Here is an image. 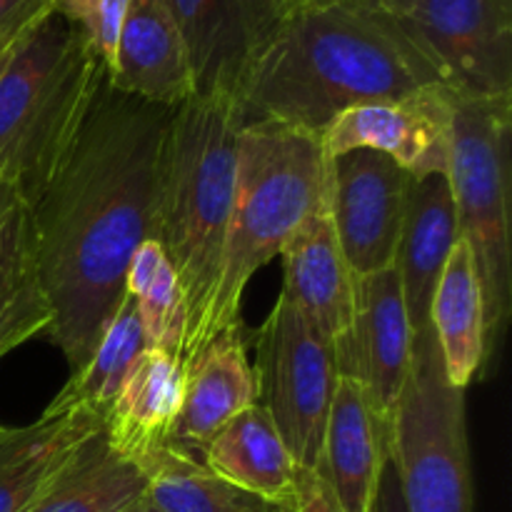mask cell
Returning <instances> with one entry per match:
<instances>
[{
  "label": "cell",
  "instance_id": "obj_1",
  "mask_svg": "<svg viewBox=\"0 0 512 512\" xmlns=\"http://www.w3.org/2000/svg\"><path fill=\"white\" fill-rule=\"evenodd\" d=\"M175 108L100 80L88 113L28 210L48 335L70 375L93 355L125 298L135 250L158 240Z\"/></svg>",
  "mask_w": 512,
  "mask_h": 512
},
{
  "label": "cell",
  "instance_id": "obj_2",
  "mask_svg": "<svg viewBox=\"0 0 512 512\" xmlns=\"http://www.w3.org/2000/svg\"><path fill=\"white\" fill-rule=\"evenodd\" d=\"M448 88L380 3L308 5L288 15L240 90L245 120L323 133L358 105Z\"/></svg>",
  "mask_w": 512,
  "mask_h": 512
},
{
  "label": "cell",
  "instance_id": "obj_3",
  "mask_svg": "<svg viewBox=\"0 0 512 512\" xmlns=\"http://www.w3.org/2000/svg\"><path fill=\"white\" fill-rule=\"evenodd\" d=\"M245 118L238 98L193 95L175 108L165 163L158 243L188 303L183 365L205 345L233 208L238 135Z\"/></svg>",
  "mask_w": 512,
  "mask_h": 512
},
{
  "label": "cell",
  "instance_id": "obj_4",
  "mask_svg": "<svg viewBox=\"0 0 512 512\" xmlns=\"http://www.w3.org/2000/svg\"><path fill=\"white\" fill-rule=\"evenodd\" d=\"M325 203L328 155L320 135L278 120H245L205 345L225 330L240 328V305L253 275L278 258L295 230Z\"/></svg>",
  "mask_w": 512,
  "mask_h": 512
},
{
  "label": "cell",
  "instance_id": "obj_5",
  "mask_svg": "<svg viewBox=\"0 0 512 512\" xmlns=\"http://www.w3.org/2000/svg\"><path fill=\"white\" fill-rule=\"evenodd\" d=\"M105 75L53 3L15 40L0 65V180L23 205L48 183Z\"/></svg>",
  "mask_w": 512,
  "mask_h": 512
},
{
  "label": "cell",
  "instance_id": "obj_6",
  "mask_svg": "<svg viewBox=\"0 0 512 512\" xmlns=\"http://www.w3.org/2000/svg\"><path fill=\"white\" fill-rule=\"evenodd\" d=\"M510 143L512 98L455 95L448 180L483 293V378L495 373L512 313Z\"/></svg>",
  "mask_w": 512,
  "mask_h": 512
},
{
  "label": "cell",
  "instance_id": "obj_7",
  "mask_svg": "<svg viewBox=\"0 0 512 512\" xmlns=\"http://www.w3.org/2000/svg\"><path fill=\"white\" fill-rule=\"evenodd\" d=\"M390 463L408 512H473L465 390L445 378L433 325L413 335V363L393 410Z\"/></svg>",
  "mask_w": 512,
  "mask_h": 512
},
{
  "label": "cell",
  "instance_id": "obj_8",
  "mask_svg": "<svg viewBox=\"0 0 512 512\" xmlns=\"http://www.w3.org/2000/svg\"><path fill=\"white\" fill-rule=\"evenodd\" d=\"M258 405L270 415L300 468H318L330 403L338 388L333 345L280 293L255 330Z\"/></svg>",
  "mask_w": 512,
  "mask_h": 512
},
{
  "label": "cell",
  "instance_id": "obj_9",
  "mask_svg": "<svg viewBox=\"0 0 512 512\" xmlns=\"http://www.w3.org/2000/svg\"><path fill=\"white\" fill-rule=\"evenodd\" d=\"M455 95L512 98V0H378Z\"/></svg>",
  "mask_w": 512,
  "mask_h": 512
},
{
  "label": "cell",
  "instance_id": "obj_10",
  "mask_svg": "<svg viewBox=\"0 0 512 512\" xmlns=\"http://www.w3.org/2000/svg\"><path fill=\"white\" fill-rule=\"evenodd\" d=\"M410 180L393 158L368 148L328 158L330 218L355 278L395 263Z\"/></svg>",
  "mask_w": 512,
  "mask_h": 512
},
{
  "label": "cell",
  "instance_id": "obj_11",
  "mask_svg": "<svg viewBox=\"0 0 512 512\" xmlns=\"http://www.w3.org/2000/svg\"><path fill=\"white\" fill-rule=\"evenodd\" d=\"M183 33L195 95L240 98L250 68L273 40L295 0H168Z\"/></svg>",
  "mask_w": 512,
  "mask_h": 512
},
{
  "label": "cell",
  "instance_id": "obj_12",
  "mask_svg": "<svg viewBox=\"0 0 512 512\" xmlns=\"http://www.w3.org/2000/svg\"><path fill=\"white\" fill-rule=\"evenodd\" d=\"M450 88H433L395 103H370L340 113L320 133L328 158L368 148L393 158L413 178L450 170L453 140Z\"/></svg>",
  "mask_w": 512,
  "mask_h": 512
},
{
  "label": "cell",
  "instance_id": "obj_13",
  "mask_svg": "<svg viewBox=\"0 0 512 512\" xmlns=\"http://www.w3.org/2000/svg\"><path fill=\"white\" fill-rule=\"evenodd\" d=\"M413 325L405 310L398 270L390 268L355 278L350 328L333 345L340 378L358 380L383 415L393 418L410 363Z\"/></svg>",
  "mask_w": 512,
  "mask_h": 512
},
{
  "label": "cell",
  "instance_id": "obj_14",
  "mask_svg": "<svg viewBox=\"0 0 512 512\" xmlns=\"http://www.w3.org/2000/svg\"><path fill=\"white\" fill-rule=\"evenodd\" d=\"M393 450V418L380 413L363 385L338 378L318 470L345 512H373Z\"/></svg>",
  "mask_w": 512,
  "mask_h": 512
},
{
  "label": "cell",
  "instance_id": "obj_15",
  "mask_svg": "<svg viewBox=\"0 0 512 512\" xmlns=\"http://www.w3.org/2000/svg\"><path fill=\"white\" fill-rule=\"evenodd\" d=\"M108 83L148 103L178 108L195 95L183 33L168 0H130Z\"/></svg>",
  "mask_w": 512,
  "mask_h": 512
},
{
  "label": "cell",
  "instance_id": "obj_16",
  "mask_svg": "<svg viewBox=\"0 0 512 512\" xmlns=\"http://www.w3.org/2000/svg\"><path fill=\"white\" fill-rule=\"evenodd\" d=\"M278 258H283V295L320 338L338 343L353 320L355 275L340 250L328 203L295 230Z\"/></svg>",
  "mask_w": 512,
  "mask_h": 512
},
{
  "label": "cell",
  "instance_id": "obj_17",
  "mask_svg": "<svg viewBox=\"0 0 512 512\" xmlns=\"http://www.w3.org/2000/svg\"><path fill=\"white\" fill-rule=\"evenodd\" d=\"M183 398V360L145 348L103 415L105 440L115 453L143 470L155 455L173 448Z\"/></svg>",
  "mask_w": 512,
  "mask_h": 512
},
{
  "label": "cell",
  "instance_id": "obj_18",
  "mask_svg": "<svg viewBox=\"0 0 512 512\" xmlns=\"http://www.w3.org/2000/svg\"><path fill=\"white\" fill-rule=\"evenodd\" d=\"M460 240L448 175L410 180L393 268L398 270L413 333L430 328V305L445 263Z\"/></svg>",
  "mask_w": 512,
  "mask_h": 512
},
{
  "label": "cell",
  "instance_id": "obj_19",
  "mask_svg": "<svg viewBox=\"0 0 512 512\" xmlns=\"http://www.w3.org/2000/svg\"><path fill=\"white\" fill-rule=\"evenodd\" d=\"M258 403V378L243 330L230 328L185 365V398L173 448L200 460V450L235 415Z\"/></svg>",
  "mask_w": 512,
  "mask_h": 512
},
{
  "label": "cell",
  "instance_id": "obj_20",
  "mask_svg": "<svg viewBox=\"0 0 512 512\" xmlns=\"http://www.w3.org/2000/svg\"><path fill=\"white\" fill-rule=\"evenodd\" d=\"M103 430L85 408L43 413L33 425L10 428L0 438V512H28L75 450Z\"/></svg>",
  "mask_w": 512,
  "mask_h": 512
},
{
  "label": "cell",
  "instance_id": "obj_21",
  "mask_svg": "<svg viewBox=\"0 0 512 512\" xmlns=\"http://www.w3.org/2000/svg\"><path fill=\"white\" fill-rule=\"evenodd\" d=\"M200 465L243 493L270 503H293L298 465L270 415L258 403L235 415L205 443Z\"/></svg>",
  "mask_w": 512,
  "mask_h": 512
},
{
  "label": "cell",
  "instance_id": "obj_22",
  "mask_svg": "<svg viewBox=\"0 0 512 512\" xmlns=\"http://www.w3.org/2000/svg\"><path fill=\"white\" fill-rule=\"evenodd\" d=\"M430 325L438 340L445 378L455 388L468 390L483 370L485 315L478 270L465 240L455 243L440 275L430 305Z\"/></svg>",
  "mask_w": 512,
  "mask_h": 512
},
{
  "label": "cell",
  "instance_id": "obj_23",
  "mask_svg": "<svg viewBox=\"0 0 512 512\" xmlns=\"http://www.w3.org/2000/svg\"><path fill=\"white\" fill-rule=\"evenodd\" d=\"M148 495V475L115 453L103 430L85 440L28 512H123Z\"/></svg>",
  "mask_w": 512,
  "mask_h": 512
},
{
  "label": "cell",
  "instance_id": "obj_24",
  "mask_svg": "<svg viewBox=\"0 0 512 512\" xmlns=\"http://www.w3.org/2000/svg\"><path fill=\"white\" fill-rule=\"evenodd\" d=\"M143 350L145 338L143 328H140L138 310H135L133 298L125 293L123 303L118 305L110 323L105 325L88 363L78 373L70 375L68 383L53 398V403L45 408V413L58 415L65 413V410L85 408L103 420L110 403L118 395L120 385H123L125 375L130 373V368H133V363Z\"/></svg>",
  "mask_w": 512,
  "mask_h": 512
},
{
  "label": "cell",
  "instance_id": "obj_25",
  "mask_svg": "<svg viewBox=\"0 0 512 512\" xmlns=\"http://www.w3.org/2000/svg\"><path fill=\"white\" fill-rule=\"evenodd\" d=\"M143 473L148 475L150 503L160 512H295L293 503H270L223 483L198 458L175 448L155 455Z\"/></svg>",
  "mask_w": 512,
  "mask_h": 512
},
{
  "label": "cell",
  "instance_id": "obj_26",
  "mask_svg": "<svg viewBox=\"0 0 512 512\" xmlns=\"http://www.w3.org/2000/svg\"><path fill=\"white\" fill-rule=\"evenodd\" d=\"M125 293L133 298L145 348L183 360L188 335V303L173 265L158 240H148L130 260Z\"/></svg>",
  "mask_w": 512,
  "mask_h": 512
},
{
  "label": "cell",
  "instance_id": "obj_27",
  "mask_svg": "<svg viewBox=\"0 0 512 512\" xmlns=\"http://www.w3.org/2000/svg\"><path fill=\"white\" fill-rule=\"evenodd\" d=\"M50 3L78 30L105 70H110L130 0H50Z\"/></svg>",
  "mask_w": 512,
  "mask_h": 512
},
{
  "label": "cell",
  "instance_id": "obj_28",
  "mask_svg": "<svg viewBox=\"0 0 512 512\" xmlns=\"http://www.w3.org/2000/svg\"><path fill=\"white\" fill-rule=\"evenodd\" d=\"M50 308L38 280L30 278L0 295V358L25 340L48 333Z\"/></svg>",
  "mask_w": 512,
  "mask_h": 512
},
{
  "label": "cell",
  "instance_id": "obj_29",
  "mask_svg": "<svg viewBox=\"0 0 512 512\" xmlns=\"http://www.w3.org/2000/svg\"><path fill=\"white\" fill-rule=\"evenodd\" d=\"M295 512H345L335 500L328 480L318 468H300L295 473Z\"/></svg>",
  "mask_w": 512,
  "mask_h": 512
},
{
  "label": "cell",
  "instance_id": "obj_30",
  "mask_svg": "<svg viewBox=\"0 0 512 512\" xmlns=\"http://www.w3.org/2000/svg\"><path fill=\"white\" fill-rule=\"evenodd\" d=\"M373 512H408L403 503V493H400L398 473H395L393 463L385 465L383 478H380L378 495H375Z\"/></svg>",
  "mask_w": 512,
  "mask_h": 512
},
{
  "label": "cell",
  "instance_id": "obj_31",
  "mask_svg": "<svg viewBox=\"0 0 512 512\" xmlns=\"http://www.w3.org/2000/svg\"><path fill=\"white\" fill-rule=\"evenodd\" d=\"M50 0H0V30L38 18Z\"/></svg>",
  "mask_w": 512,
  "mask_h": 512
},
{
  "label": "cell",
  "instance_id": "obj_32",
  "mask_svg": "<svg viewBox=\"0 0 512 512\" xmlns=\"http://www.w3.org/2000/svg\"><path fill=\"white\" fill-rule=\"evenodd\" d=\"M48 8H50V5H48ZM48 8H45V10H48ZM45 10H43V13H45ZM43 13H40V15H43ZM40 15H38V18H40ZM38 18H33V20H38ZM33 20H28V23H20V25H10V28L0 30V65L5 63V58H8V53H10V48L15 45V40H18L20 35L25 33V28H28Z\"/></svg>",
  "mask_w": 512,
  "mask_h": 512
},
{
  "label": "cell",
  "instance_id": "obj_33",
  "mask_svg": "<svg viewBox=\"0 0 512 512\" xmlns=\"http://www.w3.org/2000/svg\"><path fill=\"white\" fill-rule=\"evenodd\" d=\"M18 193H15V188L10 183H5V180H0V218H3L5 213H8L10 208H13L15 203H18Z\"/></svg>",
  "mask_w": 512,
  "mask_h": 512
},
{
  "label": "cell",
  "instance_id": "obj_34",
  "mask_svg": "<svg viewBox=\"0 0 512 512\" xmlns=\"http://www.w3.org/2000/svg\"><path fill=\"white\" fill-rule=\"evenodd\" d=\"M298 8H308V5H333V3H378V0H295Z\"/></svg>",
  "mask_w": 512,
  "mask_h": 512
},
{
  "label": "cell",
  "instance_id": "obj_35",
  "mask_svg": "<svg viewBox=\"0 0 512 512\" xmlns=\"http://www.w3.org/2000/svg\"><path fill=\"white\" fill-rule=\"evenodd\" d=\"M123 512H160V510L155 508V505L150 503V498H148V495H145V498L140 500V503L130 505V508H128V510H123Z\"/></svg>",
  "mask_w": 512,
  "mask_h": 512
},
{
  "label": "cell",
  "instance_id": "obj_36",
  "mask_svg": "<svg viewBox=\"0 0 512 512\" xmlns=\"http://www.w3.org/2000/svg\"><path fill=\"white\" fill-rule=\"evenodd\" d=\"M8 430H10V428H5V425H0V438H3V435L8 433Z\"/></svg>",
  "mask_w": 512,
  "mask_h": 512
}]
</instances>
